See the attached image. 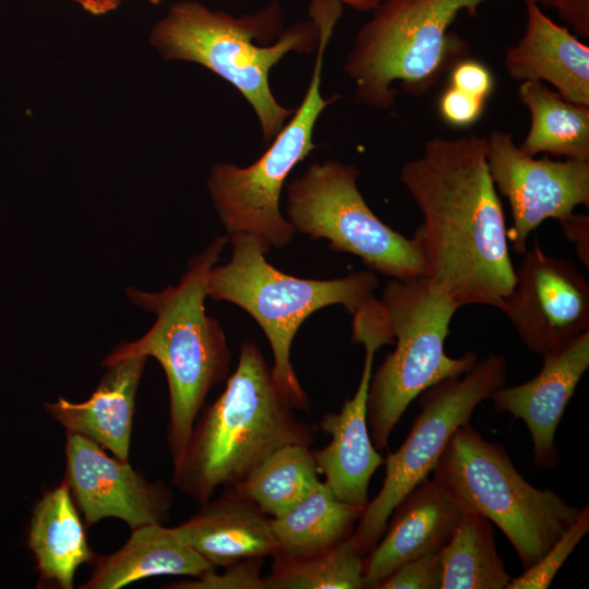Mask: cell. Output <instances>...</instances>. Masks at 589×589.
I'll use <instances>...</instances> for the list:
<instances>
[{
	"label": "cell",
	"mask_w": 589,
	"mask_h": 589,
	"mask_svg": "<svg viewBox=\"0 0 589 589\" xmlns=\"http://www.w3.org/2000/svg\"><path fill=\"white\" fill-rule=\"evenodd\" d=\"M400 181L423 217L413 235L426 276L459 308L500 309L514 287L515 266L485 136L428 140L402 165Z\"/></svg>",
	"instance_id": "1"
},
{
	"label": "cell",
	"mask_w": 589,
	"mask_h": 589,
	"mask_svg": "<svg viewBox=\"0 0 589 589\" xmlns=\"http://www.w3.org/2000/svg\"><path fill=\"white\" fill-rule=\"evenodd\" d=\"M293 409L261 349L244 341L225 389L194 422L184 455L173 467V485L202 504L218 486L243 481L280 447L311 446L312 429Z\"/></svg>",
	"instance_id": "2"
},
{
	"label": "cell",
	"mask_w": 589,
	"mask_h": 589,
	"mask_svg": "<svg viewBox=\"0 0 589 589\" xmlns=\"http://www.w3.org/2000/svg\"><path fill=\"white\" fill-rule=\"evenodd\" d=\"M228 238L217 236L190 261L179 285L160 292L127 288L130 301L153 312L156 321L135 341H123L104 360L109 366L129 357H153L163 366L169 388L167 442L173 467L185 452L194 422L209 390L229 372L231 353L216 318L206 314L207 276Z\"/></svg>",
	"instance_id": "3"
},
{
	"label": "cell",
	"mask_w": 589,
	"mask_h": 589,
	"mask_svg": "<svg viewBox=\"0 0 589 589\" xmlns=\"http://www.w3.org/2000/svg\"><path fill=\"white\" fill-rule=\"evenodd\" d=\"M318 40L313 17L281 32V13L275 3L256 14L233 17L199 2H179L151 35L152 45L165 59L196 62L235 86L255 111L266 143L294 111L274 97L271 69L288 52H311Z\"/></svg>",
	"instance_id": "4"
},
{
	"label": "cell",
	"mask_w": 589,
	"mask_h": 589,
	"mask_svg": "<svg viewBox=\"0 0 589 589\" xmlns=\"http://www.w3.org/2000/svg\"><path fill=\"white\" fill-rule=\"evenodd\" d=\"M231 257L213 266L207 296L248 312L263 329L273 351L272 373L283 397L297 410L309 411L308 396L290 361L292 340L301 324L317 310L341 304L351 314L373 297L374 272L342 278L305 279L288 275L265 259L271 245L256 235H230Z\"/></svg>",
	"instance_id": "5"
},
{
	"label": "cell",
	"mask_w": 589,
	"mask_h": 589,
	"mask_svg": "<svg viewBox=\"0 0 589 589\" xmlns=\"http://www.w3.org/2000/svg\"><path fill=\"white\" fill-rule=\"evenodd\" d=\"M486 0H381L358 31L345 71L359 101L390 109L395 83L410 95L428 93L469 44L449 29L461 12L476 15Z\"/></svg>",
	"instance_id": "6"
},
{
	"label": "cell",
	"mask_w": 589,
	"mask_h": 589,
	"mask_svg": "<svg viewBox=\"0 0 589 589\" xmlns=\"http://www.w3.org/2000/svg\"><path fill=\"white\" fill-rule=\"evenodd\" d=\"M396 347L371 374L366 420L372 443L385 449L408 406L433 385L457 377L478 361L469 351L445 352L450 321L459 305L430 277L390 279L380 299Z\"/></svg>",
	"instance_id": "7"
},
{
	"label": "cell",
	"mask_w": 589,
	"mask_h": 589,
	"mask_svg": "<svg viewBox=\"0 0 589 589\" xmlns=\"http://www.w3.org/2000/svg\"><path fill=\"white\" fill-rule=\"evenodd\" d=\"M432 472L465 510L483 515L502 530L524 569L537 563L582 510L528 483L504 446L486 441L470 422L454 432Z\"/></svg>",
	"instance_id": "8"
},
{
	"label": "cell",
	"mask_w": 589,
	"mask_h": 589,
	"mask_svg": "<svg viewBox=\"0 0 589 589\" xmlns=\"http://www.w3.org/2000/svg\"><path fill=\"white\" fill-rule=\"evenodd\" d=\"M342 13L338 0H314L311 17L320 28L316 59L305 95L265 153L253 164L214 165L207 185L214 206L228 235L249 232L271 247L283 248L294 233L279 208L281 190L293 168L316 147L313 131L321 112L339 95L323 98L321 79L326 46Z\"/></svg>",
	"instance_id": "9"
},
{
	"label": "cell",
	"mask_w": 589,
	"mask_h": 589,
	"mask_svg": "<svg viewBox=\"0 0 589 589\" xmlns=\"http://www.w3.org/2000/svg\"><path fill=\"white\" fill-rule=\"evenodd\" d=\"M359 173L337 160L312 164L288 184V221L294 231L327 239L334 251L357 255L372 272L397 280L426 276L418 238H407L371 211L357 185Z\"/></svg>",
	"instance_id": "10"
},
{
	"label": "cell",
	"mask_w": 589,
	"mask_h": 589,
	"mask_svg": "<svg viewBox=\"0 0 589 589\" xmlns=\"http://www.w3.org/2000/svg\"><path fill=\"white\" fill-rule=\"evenodd\" d=\"M507 368L503 354L490 353L465 374L420 395L421 411L401 446L384 458L383 485L351 534L362 555L378 542L395 507L433 471L454 432L470 422L474 409L494 390L506 385Z\"/></svg>",
	"instance_id": "11"
},
{
	"label": "cell",
	"mask_w": 589,
	"mask_h": 589,
	"mask_svg": "<svg viewBox=\"0 0 589 589\" xmlns=\"http://www.w3.org/2000/svg\"><path fill=\"white\" fill-rule=\"evenodd\" d=\"M486 139V161L496 191L509 204L508 241L517 254L527 251L529 235L544 220H560L579 205L589 206V160L534 158L507 131Z\"/></svg>",
	"instance_id": "12"
},
{
	"label": "cell",
	"mask_w": 589,
	"mask_h": 589,
	"mask_svg": "<svg viewBox=\"0 0 589 589\" xmlns=\"http://www.w3.org/2000/svg\"><path fill=\"white\" fill-rule=\"evenodd\" d=\"M522 255L498 310L524 345L542 356L589 330V283L572 261L537 244Z\"/></svg>",
	"instance_id": "13"
},
{
	"label": "cell",
	"mask_w": 589,
	"mask_h": 589,
	"mask_svg": "<svg viewBox=\"0 0 589 589\" xmlns=\"http://www.w3.org/2000/svg\"><path fill=\"white\" fill-rule=\"evenodd\" d=\"M64 480L85 526L119 518L131 529L164 524L172 493L161 481H149L128 461L79 434L67 433Z\"/></svg>",
	"instance_id": "14"
},
{
	"label": "cell",
	"mask_w": 589,
	"mask_h": 589,
	"mask_svg": "<svg viewBox=\"0 0 589 589\" xmlns=\"http://www.w3.org/2000/svg\"><path fill=\"white\" fill-rule=\"evenodd\" d=\"M543 364L531 380L497 388L491 395L494 410L522 420L532 442L533 464L554 468L558 450L554 437L564 411L589 368V330L566 345L542 354Z\"/></svg>",
	"instance_id": "15"
},
{
	"label": "cell",
	"mask_w": 589,
	"mask_h": 589,
	"mask_svg": "<svg viewBox=\"0 0 589 589\" xmlns=\"http://www.w3.org/2000/svg\"><path fill=\"white\" fill-rule=\"evenodd\" d=\"M465 509L434 479L416 485L390 514L384 533L364 556L365 588L378 584L402 564L440 552L453 537Z\"/></svg>",
	"instance_id": "16"
},
{
	"label": "cell",
	"mask_w": 589,
	"mask_h": 589,
	"mask_svg": "<svg viewBox=\"0 0 589 589\" xmlns=\"http://www.w3.org/2000/svg\"><path fill=\"white\" fill-rule=\"evenodd\" d=\"M361 377L354 395L345 400L339 412L323 417L321 429L330 435L323 448L312 450L317 472L334 495L348 504L365 507L369 503V484L384 458L374 447L368 420L366 400L375 352L365 345Z\"/></svg>",
	"instance_id": "17"
},
{
	"label": "cell",
	"mask_w": 589,
	"mask_h": 589,
	"mask_svg": "<svg viewBox=\"0 0 589 589\" xmlns=\"http://www.w3.org/2000/svg\"><path fill=\"white\" fill-rule=\"evenodd\" d=\"M527 22L521 38L504 57L516 81H541L572 103L589 106V47L551 20L536 0H525Z\"/></svg>",
	"instance_id": "18"
},
{
	"label": "cell",
	"mask_w": 589,
	"mask_h": 589,
	"mask_svg": "<svg viewBox=\"0 0 589 589\" xmlns=\"http://www.w3.org/2000/svg\"><path fill=\"white\" fill-rule=\"evenodd\" d=\"M172 529L214 568L278 554L272 518L230 489Z\"/></svg>",
	"instance_id": "19"
},
{
	"label": "cell",
	"mask_w": 589,
	"mask_h": 589,
	"mask_svg": "<svg viewBox=\"0 0 589 589\" xmlns=\"http://www.w3.org/2000/svg\"><path fill=\"white\" fill-rule=\"evenodd\" d=\"M147 358L129 357L109 366L92 396L82 402L63 397L44 402L46 412L67 433L84 436L129 460L139 384Z\"/></svg>",
	"instance_id": "20"
},
{
	"label": "cell",
	"mask_w": 589,
	"mask_h": 589,
	"mask_svg": "<svg viewBox=\"0 0 589 589\" xmlns=\"http://www.w3.org/2000/svg\"><path fill=\"white\" fill-rule=\"evenodd\" d=\"M27 546L39 574L38 587L72 589L77 568L95 558L85 522L64 479L35 505Z\"/></svg>",
	"instance_id": "21"
},
{
	"label": "cell",
	"mask_w": 589,
	"mask_h": 589,
	"mask_svg": "<svg viewBox=\"0 0 589 589\" xmlns=\"http://www.w3.org/2000/svg\"><path fill=\"white\" fill-rule=\"evenodd\" d=\"M117 551L95 556L81 589H119L140 579L182 575L200 577L214 567L163 524L134 529Z\"/></svg>",
	"instance_id": "22"
},
{
	"label": "cell",
	"mask_w": 589,
	"mask_h": 589,
	"mask_svg": "<svg viewBox=\"0 0 589 589\" xmlns=\"http://www.w3.org/2000/svg\"><path fill=\"white\" fill-rule=\"evenodd\" d=\"M364 508L340 501L321 481L296 506L272 518L276 557L301 558L334 549L351 537Z\"/></svg>",
	"instance_id": "23"
},
{
	"label": "cell",
	"mask_w": 589,
	"mask_h": 589,
	"mask_svg": "<svg viewBox=\"0 0 589 589\" xmlns=\"http://www.w3.org/2000/svg\"><path fill=\"white\" fill-rule=\"evenodd\" d=\"M518 97L530 115L528 133L518 145L524 153L589 160V106L566 100L541 81L521 82Z\"/></svg>",
	"instance_id": "24"
},
{
	"label": "cell",
	"mask_w": 589,
	"mask_h": 589,
	"mask_svg": "<svg viewBox=\"0 0 589 589\" xmlns=\"http://www.w3.org/2000/svg\"><path fill=\"white\" fill-rule=\"evenodd\" d=\"M440 553L441 589H506L513 578L497 553L492 521L479 513L465 510Z\"/></svg>",
	"instance_id": "25"
},
{
	"label": "cell",
	"mask_w": 589,
	"mask_h": 589,
	"mask_svg": "<svg viewBox=\"0 0 589 589\" xmlns=\"http://www.w3.org/2000/svg\"><path fill=\"white\" fill-rule=\"evenodd\" d=\"M320 482L310 446L292 444L277 449L243 481L229 489L276 518L301 502Z\"/></svg>",
	"instance_id": "26"
},
{
	"label": "cell",
	"mask_w": 589,
	"mask_h": 589,
	"mask_svg": "<svg viewBox=\"0 0 589 589\" xmlns=\"http://www.w3.org/2000/svg\"><path fill=\"white\" fill-rule=\"evenodd\" d=\"M265 576L267 589H361L364 555L351 537L339 545L308 557H275Z\"/></svg>",
	"instance_id": "27"
},
{
	"label": "cell",
	"mask_w": 589,
	"mask_h": 589,
	"mask_svg": "<svg viewBox=\"0 0 589 589\" xmlns=\"http://www.w3.org/2000/svg\"><path fill=\"white\" fill-rule=\"evenodd\" d=\"M589 530V507H582L576 522L532 566L515 578L506 589H545L557 570Z\"/></svg>",
	"instance_id": "28"
},
{
	"label": "cell",
	"mask_w": 589,
	"mask_h": 589,
	"mask_svg": "<svg viewBox=\"0 0 589 589\" xmlns=\"http://www.w3.org/2000/svg\"><path fill=\"white\" fill-rule=\"evenodd\" d=\"M264 558H250L225 567L226 573L206 572L196 580L171 584L168 588L178 589H267L265 577H261Z\"/></svg>",
	"instance_id": "29"
},
{
	"label": "cell",
	"mask_w": 589,
	"mask_h": 589,
	"mask_svg": "<svg viewBox=\"0 0 589 589\" xmlns=\"http://www.w3.org/2000/svg\"><path fill=\"white\" fill-rule=\"evenodd\" d=\"M442 579V557L440 552H435L402 564L376 589H441Z\"/></svg>",
	"instance_id": "30"
},
{
	"label": "cell",
	"mask_w": 589,
	"mask_h": 589,
	"mask_svg": "<svg viewBox=\"0 0 589 589\" xmlns=\"http://www.w3.org/2000/svg\"><path fill=\"white\" fill-rule=\"evenodd\" d=\"M485 100L448 86L440 97L438 112L454 128H467L481 117Z\"/></svg>",
	"instance_id": "31"
},
{
	"label": "cell",
	"mask_w": 589,
	"mask_h": 589,
	"mask_svg": "<svg viewBox=\"0 0 589 589\" xmlns=\"http://www.w3.org/2000/svg\"><path fill=\"white\" fill-rule=\"evenodd\" d=\"M449 86L485 100L492 93L494 80L482 62L464 58L449 70Z\"/></svg>",
	"instance_id": "32"
},
{
	"label": "cell",
	"mask_w": 589,
	"mask_h": 589,
	"mask_svg": "<svg viewBox=\"0 0 589 589\" xmlns=\"http://www.w3.org/2000/svg\"><path fill=\"white\" fill-rule=\"evenodd\" d=\"M564 236L574 244L580 263L589 267V217L572 213L558 220Z\"/></svg>",
	"instance_id": "33"
},
{
	"label": "cell",
	"mask_w": 589,
	"mask_h": 589,
	"mask_svg": "<svg viewBox=\"0 0 589 589\" xmlns=\"http://www.w3.org/2000/svg\"><path fill=\"white\" fill-rule=\"evenodd\" d=\"M554 9L579 35L589 38V0H556Z\"/></svg>",
	"instance_id": "34"
},
{
	"label": "cell",
	"mask_w": 589,
	"mask_h": 589,
	"mask_svg": "<svg viewBox=\"0 0 589 589\" xmlns=\"http://www.w3.org/2000/svg\"><path fill=\"white\" fill-rule=\"evenodd\" d=\"M79 2L85 10L93 14H104L113 10L121 0H73ZM154 4L159 3L161 0H148Z\"/></svg>",
	"instance_id": "35"
},
{
	"label": "cell",
	"mask_w": 589,
	"mask_h": 589,
	"mask_svg": "<svg viewBox=\"0 0 589 589\" xmlns=\"http://www.w3.org/2000/svg\"><path fill=\"white\" fill-rule=\"evenodd\" d=\"M358 11H372L381 0H338Z\"/></svg>",
	"instance_id": "36"
},
{
	"label": "cell",
	"mask_w": 589,
	"mask_h": 589,
	"mask_svg": "<svg viewBox=\"0 0 589 589\" xmlns=\"http://www.w3.org/2000/svg\"><path fill=\"white\" fill-rule=\"evenodd\" d=\"M541 8H554L556 0H536Z\"/></svg>",
	"instance_id": "37"
}]
</instances>
